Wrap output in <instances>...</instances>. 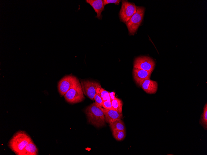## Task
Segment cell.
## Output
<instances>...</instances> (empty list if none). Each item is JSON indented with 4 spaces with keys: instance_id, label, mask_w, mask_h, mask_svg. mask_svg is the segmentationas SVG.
<instances>
[{
    "instance_id": "4",
    "label": "cell",
    "mask_w": 207,
    "mask_h": 155,
    "mask_svg": "<svg viewBox=\"0 0 207 155\" xmlns=\"http://www.w3.org/2000/svg\"><path fill=\"white\" fill-rule=\"evenodd\" d=\"M64 96L66 101L71 104H74L82 101L85 97L80 82L69 89Z\"/></svg>"
},
{
    "instance_id": "8",
    "label": "cell",
    "mask_w": 207,
    "mask_h": 155,
    "mask_svg": "<svg viewBox=\"0 0 207 155\" xmlns=\"http://www.w3.org/2000/svg\"><path fill=\"white\" fill-rule=\"evenodd\" d=\"M81 85L83 93L91 100L94 99L97 88L101 85L98 82L90 80L81 81Z\"/></svg>"
},
{
    "instance_id": "5",
    "label": "cell",
    "mask_w": 207,
    "mask_h": 155,
    "mask_svg": "<svg viewBox=\"0 0 207 155\" xmlns=\"http://www.w3.org/2000/svg\"><path fill=\"white\" fill-rule=\"evenodd\" d=\"M137 10V6L134 3L122 0L119 13L121 20L125 23L127 22L136 12Z\"/></svg>"
},
{
    "instance_id": "17",
    "label": "cell",
    "mask_w": 207,
    "mask_h": 155,
    "mask_svg": "<svg viewBox=\"0 0 207 155\" xmlns=\"http://www.w3.org/2000/svg\"><path fill=\"white\" fill-rule=\"evenodd\" d=\"M112 131L114 138L117 141H121L126 137V131L115 130Z\"/></svg>"
},
{
    "instance_id": "13",
    "label": "cell",
    "mask_w": 207,
    "mask_h": 155,
    "mask_svg": "<svg viewBox=\"0 0 207 155\" xmlns=\"http://www.w3.org/2000/svg\"><path fill=\"white\" fill-rule=\"evenodd\" d=\"M38 152L37 148L31 141L27 145L19 155H37Z\"/></svg>"
},
{
    "instance_id": "18",
    "label": "cell",
    "mask_w": 207,
    "mask_h": 155,
    "mask_svg": "<svg viewBox=\"0 0 207 155\" xmlns=\"http://www.w3.org/2000/svg\"><path fill=\"white\" fill-rule=\"evenodd\" d=\"M101 87V86L100 85L97 88L96 93L94 96V99L96 103L100 106L102 107V100L100 93Z\"/></svg>"
},
{
    "instance_id": "20",
    "label": "cell",
    "mask_w": 207,
    "mask_h": 155,
    "mask_svg": "<svg viewBox=\"0 0 207 155\" xmlns=\"http://www.w3.org/2000/svg\"><path fill=\"white\" fill-rule=\"evenodd\" d=\"M102 107L104 108L115 110L112 105L111 101L107 100L104 101H102Z\"/></svg>"
},
{
    "instance_id": "1",
    "label": "cell",
    "mask_w": 207,
    "mask_h": 155,
    "mask_svg": "<svg viewBox=\"0 0 207 155\" xmlns=\"http://www.w3.org/2000/svg\"><path fill=\"white\" fill-rule=\"evenodd\" d=\"M103 109L95 102L88 106L85 112L89 123L98 127L104 126L105 121Z\"/></svg>"
},
{
    "instance_id": "16",
    "label": "cell",
    "mask_w": 207,
    "mask_h": 155,
    "mask_svg": "<svg viewBox=\"0 0 207 155\" xmlns=\"http://www.w3.org/2000/svg\"><path fill=\"white\" fill-rule=\"evenodd\" d=\"M111 103L115 110L120 114H122L123 102L121 99L116 97L111 101Z\"/></svg>"
},
{
    "instance_id": "9",
    "label": "cell",
    "mask_w": 207,
    "mask_h": 155,
    "mask_svg": "<svg viewBox=\"0 0 207 155\" xmlns=\"http://www.w3.org/2000/svg\"><path fill=\"white\" fill-rule=\"evenodd\" d=\"M152 72L151 71L133 68V75L136 84L139 87H141L144 80L150 79Z\"/></svg>"
},
{
    "instance_id": "21",
    "label": "cell",
    "mask_w": 207,
    "mask_h": 155,
    "mask_svg": "<svg viewBox=\"0 0 207 155\" xmlns=\"http://www.w3.org/2000/svg\"><path fill=\"white\" fill-rule=\"evenodd\" d=\"M121 0H103L104 5L110 3H114L115 5H119Z\"/></svg>"
},
{
    "instance_id": "14",
    "label": "cell",
    "mask_w": 207,
    "mask_h": 155,
    "mask_svg": "<svg viewBox=\"0 0 207 155\" xmlns=\"http://www.w3.org/2000/svg\"><path fill=\"white\" fill-rule=\"evenodd\" d=\"M112 131L115 130L126 131L124 123L121 119L117 120L109 123Z\"/></svg>"
},
{
    "instance_id": "12",
    "label": "cell",
    "mask_w": 207,
    "mask_h": 155,
    "mask_svg": "<svg viewBox=\"0 0 207 155\" xmlns=\"http://www.w3.org/2000/svg\"><path fill=\"white\" fill-rule=\"evenodd\" d=\"M105 121L109 124L117 120L121 119L122 114H120L117 111L103 109Z\"/></svg>"
},
{
    "instance_id": "10",
    "label": "cell",
    "mask_w": 207,
    "mask_h": 155,
    "mask_svg": "<svg viewBox=\"0 0 207 155\" xmlns=\"http://www.w3.org/2000/svg\"><path fill=\"white\" fill-rule=\"evenodd\" d=\"M86 2L89 4L97 13L96 18L101 19L102 12L104 10V6L102 0H86Z\"/></svg>"
},
{
    "instance_id": "15",
    "label": "cell",
    "mask_w": 207,
    "mask_h": 155,
    "mask_svg": "<svg viewBox=\"0 0 207 155\" xmlns=\"http://www.w3.org/2000/svg\"><path fill=\"white\" fill-rule=\"evenodd\" d=\"M200 124L206 130H207V103H206L203 109V111L201 115L199 121Z\"/></svg>"
},
{
    "instance_id": "2",
    "label": "cell",
    "mask_w": 207,
    "mask_h": 155,
    "mask_svg": "<svg viewBox=\"0 0 207 155\" xmlns=\"http://www.w3.org/2000/svg\"><path fill=\"white\" fill-rule=\"evenodd\" d=\"M31 141V137L25 131H20L14 135L9 141L8 145L16 155H19Z\"/></svg>"
},
{
    "instance_id": "7",
    "label": "cell",
    "mask_w": 207,
    "mask_h": 155,
    "mask_svg": "<svg viewBox=\"0 0 207 155\" xmlns=\"http://www.w3.org/2000/svg\"><path fill=\"white\" fill-rule=\"evenodd\" d=\"M79 82V80L74 76L68 75L64 77L58 83L59 93L61 96H64L69 89Z\"/></svg>"
},
{
    "instance_id": "3",
    "label": "cell",
    "mask_w": 207,
    "mask_h": 155,
    "mask_svg": "<svg viewBox=\"0 0 207 155\" xmlns=\"http://www.w3.org/2000/svg\"><path fill=\"white\" fill-rule=\"evenodd\" d=\"M144 11V7L137 6L136 12L125 23L130 35L134 34L137 31L142 21Z\"/></svg>"
},
{
    "instance_id": "11",
    "label": "cell",
    "mask_w": 207,
    "mask_h": 155,
    "mask_svg": "<svg viewBox=\"0 0 207 155\" xmlns=\"http://www.w3.org/2000/svg\"><path fill=\"white\" fill-rule=\"evenodd\" d=\"M141 87L147 93L150 94H155L157 90L158 84L156 81L148 79L143 81Z\"/></svg>"
},
{
    "instance_id": "19",
    "label": "cell",
    "mask_w": 207,
    "mask_h": 155,
    "mask_svg": "<svg viewBox=\"0 0 207 155\" xmlns=\"http://www.w3.org/2000/svg\"><path fill=\"white\" fill-rule=\"evenodd\" d=\"M100 93L102 101L106 100L111 101L109 92L101 87L100 88Z\"/></svg>"
},
{
    "instance_id": "22",
    "label": "cell",
    "mask_w": 207,
    "mask_h": 155,
    "mask_svg": "<svg viewBox=\"0 0 207 155\" xmlns=\"http://www.w3.org/2000/svg\"><path fill=\"white\" fill-rule=\"evenodd\" d=\"M115 93L114 92H109V95L111 98V101L114 99L116 97H115Z\"/></svg>"
},
{
    "instance_id": "6",
    "label": "cell",
    "mask_w": 207,
    "mask_h": 155,
    "mask_svg": "<svg viewBox=\"0 0 207 155\" xmlns=\"http://www.w3.org/2000/svg\"><path fill=\"white\" fill-rule=\"evenodd\" d=\"M155 66V62L152 58L147 56H141L135 59L133 68L152 72Z\"/></svg>"
}]
</instances>
